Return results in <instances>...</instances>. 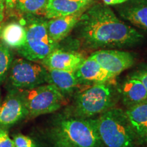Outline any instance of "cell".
Segmentation results:
<instances>
[{
	"instance_id": "obj_18",
	"label": "cell",
	"mask_w": 147,
	"mask_h": 147,
	"mask_svg": "<svg viewBox=\"0 0 147 147\" xmlns=\"http://www.w3.org/2000/svg\"><path fill=\"white\" fill-rule=\"evenodd\" d=\"M26 29L23 25L16 22L7 24L1 30V38L7 47L18 50L25 44Z\"/></svg>"
},
{
	"instance_id": "obj_6",
	"label": "cell",
	"mask_w": 147,
	"mask_h": 147,
	"mask_svg": "<svg viewBox=\"0 0 147 147\" xmlns=\"http://www.w3.org/2000/svg\"><path fill=\"white\" fill-rule=\"evenodd\" d=\"M19 91L28 116L32 117L54 113L61 107L65 100V96L57 89L48 83Z\"/></svg>"
},
{
	"instance_id": "obj_16",
	"label": "cell",
	"mask_w": 147,
	"mask_h": 147,
	"mask_svg": "<svg viewBox=\"0 0 147 147\" xmlns=\"http://www.w3.org/2000/svg\"><path fill=\"white\" fill-rule=\"evenodd\" d=\"M47 83L51 84L57 89L64 96L74 91L79 82L74 71L47 69Z\"/></svg>"
},
{
	"instance_id": "obj_12",
	"label": "cell",
	"mask_w": 147,
	"mask_h": 147,
	"mask_svg": "<svg viewBox=\"0 0 147 147\" xmlns=\"http://www.w3.org/2000/svg\"><path fill=\"white\" fill-rule=\"evenodd\" d=\"M84 59L83 55L80 53L76 51H63L59 48L50 53L40 63L47 69L74 72Z\"/></svg>"
},
{
	"instance_id": "obj_17",
	"label": "cell",
	"mask_w": 147,
	"mask_h": 147,
	"mask_svg": "<svg viewBox=\"0 0 147 147\" xmlns=\"http://www.w3.org/2000/svg\"><path fill=\"white\" fill-rule=\"evenodd\" d=\"M138 140H147V101L125 110Z\"/></svg>"
},
{
	"instance_id": "obj_11",
	"label": "cell",
	"mask_w": 147,
	"mask_h": 147,
	"mask_svg": "<svg viewBox=\"0 0 147 147\" xmlns=\"http://www.w3.org/2000/svg\"><path fill=\"white\" fill-rule=\"evenodd\" d=\"M115 9L124 21L147 32V0H128Z\"/></svg>"
},
{
	"instance_id": "obj_8",
	"label": "cell",
	"mask_w": 147,
	"mask_h": 147,
	"mask_svg": "<svg viewBox=\"0 0 147 147\" xmlns=\"http://www.w3.org/2000/svg\"><path fill=\"white\" fill-rule=\"evenodd\" d=\"M89 57L96 61L114 77L130 68L136 61L135 55L132 53L113 49L96 51L91 53Z\"/></svg>"
},
{
	"instance_id": "obj_9",
	"label": "cell",
	"mask_w": 147,
	"mask_h": 147,
	"mask_svg": "<svg viewBox=\"0 0 147 147\" xmlns=\"http://www.w3.org/2000/svg\"><path fill=\"white\" fill-rule=\"evenodd\" d=\"M28 116L21 92L12 89L0 105V128L8 129Z\"/></svg>"
},
{
	"instance_id": "obj_15",
	"label": "cell",
	"mask_w": 147,
	"mask_h": 147,
	"mask_svg": "<svg viewBox=\"0 0 147 147\" xmlns=\"http://www.w3.org/2000/svg\"><path fill=\"white\" fill-rule=\"evenodd\" d=\"M91 2L81 0H49L44 15L47 19L69 15L85 10Z\"/></svg>"
},
{
	"instance_id": "obj_24",
	"label": "cell",
	"mask_w": 147,
	"mask_h": 147,
	"mask_svg": "<svg viewBox=\"0 0 147 147\" xmlns=\"http://www.w3.org/2000/svg\"><path fill=\"white\" fill-rule=\"evenodd\" d=\"M5 7L7 10H13L15 9V6L18 0H4Z\"/></svg>"
},
{
	"instance_id": "obj_7",
	"label": "cell",
	"mask_w": 147,
	"mask_h": 147,
	"mask_svg": "<svg viewBox=\"0 0 147 147\" xmlns=\"http://www.w3.org/2000/svg\"><path fill=\"white\" fill-rule=\"evenodd\" d=\"M47 69L42 65L23 59L12 61L9 80L13 89L23 90L36 87L47 82Z\"/></svg>"
},
{
	"instance_id": "obj_10",
	"label": "cell",
	"mask_w": 147,
	"mask_h": 147,
	"mask_svg": "<svg viewBox=\"0 0 147 147\" xmlns=\"http://www.w3.org/2000/svg\"><path fill=\"white\" fill-rule=\"evenodd\" d=\"M118 89L126 109L147 101L146 90L134 72L125 77Z\"/></svg>"
},
{
	"instance_id": "obj_25",
	"label": "cell",
	"mask_w": 147,
	"mask_h": 147,
	"mask_svg": "<svg viewBox=\"0 0 147 147\" xmlns=\"http://www.w3.org/2000/svg\"><path fill=\"white\" fill-rule=\"evenodd\" d=\"M104 4L108 5H117L126 2L128 0H102Z\"/></svg>"
},
{
	"instance_id": "obj_22",
	"label": "cell",
	"mask_w": 147,
	"mask_h": 147,
	"mask_svg": "<svg viewBox=\"0 0 147 147\" xmlns=\"http://www.w3.org/2000/svg\"><path fill=\"white\" fill-rule=\"evenodd\" d=\"M0 147H14L13 140L10 138L7 129L0 128Z\"/></svg>"
},
{
	"instance_id": "obj_29",
	"label": "cell",
	"mask_w": 147,
	"mask_h": 147,
	"mask_svg": "<svg viewBox=\"0 0 147 147\" xmlns=\"http://www.w3.org/2000/svg\"><path fill=\"white\" fill-rule=\"evenodd\" d=\"M1 94H0V105H1Z\"/></svg>"
},
{
	"instance_id": "obj_1",
	"label": "cell",
	"mask_w": 147,
	"mask_h": 147,
	"mask_svg": "<svg viewBox=\"0 0 147 147\" xmlns=\"http://www.w3.org/2000/svg\"><path fill=\"white\" fill-rule=\"evenodd\" d=\"M75 28L84 45L92 49L134 47L144 39L141 33L121 21L104 3L89 5Z\"/></svg>"
},
{
	"instance_id": "obj_26",
	"label": "cell",
	"mask_w": 147,
	"mask_h": 147,
	"mask_svg": "<svg viewBox=\"0 0 147 147\" xmlns=\"http://www.w3.org/2000/svg\"><path fill=\"white\" fill-rule=\"evenodd\" d=\"M5 10V1L4 0H0V23L2 22L3 18H4Z\"/></svg>"
},
{
	"instance_id": "obj_21",
	"label": "cell",
	"mask_w": 147,
	"mask_h": 147,
	"mask_svg": "<svg viewBox=\"0 0 147 147\" xmlns=\"http://www.w3.org/2000/svg\"><path fill=\"white\" fill-rule=\"evenodd\" d=\"M14 147H36L34 141L23 134H16L13 138Z\"/></svg>"
},
{
	"instance_id": "obj_5",
	"label": "cell",
	"mask_w": 147,
	"mask_h": 147,
	"mask_svg": "<svg viewBox=\"0 0 147 147\" xmlns=\"http://www.w3.org/2000/svg\"><path fill=\"white\" fill-rule=\"evenodd\" d=\"M47 21L46 18L35 16L27 20L25 44L17 50L25 59L41 61L53 51L59 48L58 42L54 41L49 34Z\"/></svg>"
},
{
	"instance_id": "obj_19",
	"label": "cell",
	"mask_w": 147,
	"mask_h": 147,
	"mask_svg": "<svg viewBox=\"0 0 147 147\" xmlns=\"http://www.w3.org/2000/svg\"><path fill=\"white\" fill-rule=\"evenodd\" d=\"M48 1L49 0H18L15 9L22 14H44Z\"/></svg>"
},
{
	"instance_id": "obj_27",
	"label": "cell",
	"mask_w": 147,
	"mask_h": 147,
	"mask_svg": "<svg viewBox=\"0 0 147 147\" xmlns=\"http://www.w3.org/2000/svg\"><path fill=\"white\" fill-rule=\"evenodd\" d=\"M2 26H1V25H0V38H1V30H2Z\"/></svg>"
},
{
	"instance_id": "obj_13",
	"label": "cell",
	"mask_w": 147,
	"mask_h": 147,
	"mask_svg": "<svg viewBox=\"0 0 147 147\" xmlns=\"http://www.w3.org/2000/svg\"><path fill=\"white\" fill-rule=\"evenodd\" d=\"M79 84H95L109 82L113 75L103 68L96 61L91 57L84 59L74 71Z\"/></svg>"
},
{
	"instance_id": "obj_28",
	"label": "cell",
	"mask_w": 147,
	"mask_h": 147,
	"mask_svg": "<svg viewBox=\"0 0 147 147\" xmlns=\"http://www.w3.org/2000/svg\"><path fill=\"white\" fill-rule=\"evenodd\" d=\"M81 1H91V0H81Z\"/></svg>"
},
{
	"instance_id": "obj_4",
	"label": "cell",
	"mask_w": 147,
	"mask_h": 147,
	"mask_svg": "<svg viewBox=\"0 0 147 147\" xmlns=\"http://www.w3.org/2000/svg\"><path fill=\"white\" fill-rule=\"evenodd\" d=\"M119 97V89L110 82L93 84L76 96L73 115L92 118L115 107Z\"/></svg>"
},
{
	"instance_id": "obj_14",
	"label": "cell",
	"mask_w": 147,
	"mask_h": 147,
	"mask_svg": "<svg viewBox=\"0 0 147 147\" xmlns=\"http://www.w3.org/2000/svg\"><path fill=\"white\" fill-rule=\"evenodd\" d=\"M85 10L79 11L76 13L69 15L48 20L47 29L51 38L58 43L63 40L68 36L72 29L76 27L81 15Z\"/></svg>"
},
{
	"instance_id": "obj_3",
	"label": "cell",
	"mask_w": 147,
	"mask_h": 147,
	"mask_svg": "<svg viewBox=\"0 0 147 147\" xmlns=\"http://www.w3.org/2000/svg\"><path fill=\"white\" fill-rule=\"evenodd\" d=\"M102 144L108 147H135L138 142L125 111L112 108L96 119Z\"/></svg>"
},
{
	"instance_id": "obj_23",
	"label": "cell",
	"mask_w": 147,
	"mask_h": 147,
	"mask_svg": "<svg viewBox=\"0 0 147 147\" xmlns=\"http://www.w3.org/2000/svg\"><path fill=\"white\" fill-rule=\"evenodd\" d=\"M134 72L144 84L147 91V63H143L140 65Z\"/></svg>"
},
{
	"instance_id": "obj_20",
	"label": "cell",
	"mask_w": 147,
	"mask_h": 147,
	"mask_svg": "<svg viewBox=\"0 0 147 147\" xmlns=\"http://www.w3.org/2000/svg\"><path fill=\"white\" fill-rule=\"evenodd\" d=\"M13 56L10 48L0 42V84L5 80L10 71Z\"/></svg>"
},
{
	"instance_id": "obj_2",
	"label": "cell",
	"mask_w": 147,
	"mask_h": 147,
	"mask_svg": "<svg viewBox=\"0 0 147 147\" xmlns=\"http://www.w3.org/2000/svg\"><path fill=\"white\" fill-rule=\"evenodd\" d=\"M51 138L55 147H100L102 142L96 119L63 115L53 123Z\"/></svg>"
}]
</instances>
